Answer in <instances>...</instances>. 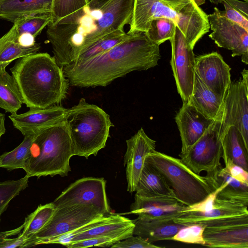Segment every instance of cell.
<instances>
[{
	"label": "cell",
	"instance_id": "6da1fadb",
	"mask_svg": "<svg viewBox=\"0 0 248 248\" xmlns=\"http://www.w3.org/2000/svg\"><path fill=\"white\" fill-rule=\"evenodd\" d=\"M134 0H89L82 8L49 24L46 36L62 68L106 35L130 24Z\"/></svg>",
	"mask_w": 248,
	"mask_h": 248
},
{
	"label": "cell",
	"instance_id": "7a4b0ae2",
	"mask_svg": "<svg viewBox=\"0 0 248 248\" xmlns=\"http://www.w3.org/2000/svg\"><path fill=\"white\" fill-rule=\"evenodd\" d=\"M159 46L145 33H134L102 54L81 63L63 67V71L70 86L105 87L132 71L156 66L161 58Z\"/></svg>",
	"mask_w": 248,
	"mask_h": 248
},
{
	"label": "cell",
	"instance_id": "3957f363",
	"mask_svg": "<svg viewBox=\"0 0 248 248\" xmlns=\"http://www.w3.org/2000/svg\"><path fill=\"white\" fill-rule=\"evenodd\" d=\"M10 71L28 108H46L66 97L68 81L62 68L47 53L18 59Z\"/></svg>",
	"mask_w": 248,
	"mask_h": 248
},
{
	"label": "cell",
	"instance_id": "277c9868",
	"mask_svg": "<svg viewBox=\"0 0 248 248\" xmlns=\"http://www.w3.org/2000/svg\"><path fill=\"white\" fill-rule=\"evenodd\" d=\"M73 146L64 119L35 135L23 169L26 176H66L71 171Z\"/></svg>",
	"mask_w": 248,
	"mask_h": 248
},
{
	"label": "cell",
	"instance_id": "5b68a950",
	"mask_svg": "<svg viewBox=\"0 0 248 248\" xmlns=\"http://www.w3.org/2000/svg\"><path fill=\"white\" fill-rule=\"evenodd\" d=\"M64 121L71 140L73 155L86 158L92 155L96 156L105 147L110 128L114 126L108 113L83 98L68 108Z\"/></svg>",
	"mask_w": 248,
	"mask_h": 248
},
{
	"label": "cell",
	"instance_id": "8992f818",
	"mask_svg": "<svg viewBox=\"0 0 248 248\" xmlns=\"http://www.w3.org/2000/svg\"><path fill=\"white\" fill-rule=\"evenodd\" d=\"M163 176L175 198L189 206L205 199L219 186L215 180L192 171L180 159L154 151L145 160Z\"/></svg>",
	"mask_w": 248,
	"mask_h": 248
},
{
	"label": "cell",
	"instance_id": "52a82bcc",
	"mask_svg": "<svg viewBox=\"0 0 248 248\" xmlns=\"http://www.w3.org/2000/svg\"><path fill=\"white\" fill-rule=\"evenodd\" d=\"M222 107L202 137L179 155L181 161L197 174L204 171L213 178L222 168Z\"/></svg>",
	"mask_w": 248,
	"mask_h": 248
},
{
	"label": "cell",
	"instance_id": "ba28073f",
	"mask_svg": "<svg viewBox=\"0 0 248 248\" xmlns=\"http://www.w3.org/2000/svg\"><path fill=\"white\" fill-rule=\"evenodd\" d=\"M104 215L97 207L91 204L55 208L47 224L27 239L22 248L32 247L37 241L61 236Z\"/></svg>",
	"mask_w": 248,
	"mask_h": 248
},
{
	"label": "cell",
	"instance_id": "9c48e42d",
	"mask_svg": "<svg viewBox=\"0 0 248 248\" xmlns=\"http://www.w3.org/2000/svg\"><path fill=\"white\" fill-rule=\"evenodd\" d=\"M106 186L103 178H82L69 185L52 202L55 208L91 204L107 215L110 208Z\"/></svg>",
	"mask_w": 248,
	"mask_h": 248
},
{
	"label": "cell",
	"instance_id": "30bf717a",
	"mask_svg": "<svg viewBox=\"0 0 248 248\" xmlns=\"http://www.w3.org/2000/svg\"><path fill=\"white\" fill-rule=\"evenodd\" d=\"M170 41L171 45L170 65L177 91L183 102H187L192 94L195 78V58L193 48L176 25Z\"/></svg>",
	"mask_w": 248,
	"mask_h": 248
},
{
	"label": "cell",
	"instance_id": "8fae6325",
	"mask_svg": "<svg viewBox=\"0 0 248 248\" xmlns=\"http://www.w3.org/2000/svg\"><path fill=\"white\" fill-rule=\"evenodd\" d=\"M208 18L212 31L209 36L219 47L231 50L232 57L241 56L242 62L248 64V31L226 18L217 7Z\"/></svg>",
	"mask_w": 248,
	"mask_h": 248
},
{
	"label": "cell",
	"instance_id": "7c38bea8",
	"mask_svg": "<svg viewBox=\"0 0 248 248\" xmlns=\"http://www.w3.org/2000/svg\"><path fill=\"white\" fill-rule=\"evenodd\" d=\"M191 0H134L132 18L127 32L145 33L151 21L158 17L168 18L176 23L179 13Z\"/></svg>",
	"mask_w": 248,
	"mask_h": 248
},
{
	"label": "cell",
	"instance_id": "4fadbf2b",
	"mask_svg": "<svg viewBox=\"0 0 248 248\" xmlns=\"http://www.w3.org/2000/svg\"><path fill=\"white\" fill-rule=\"evenodd\" d=\"M230 126L238 129L248 147V87L242 79L231 83L222 105V134Z\"/></svg>",
	"mask_w": 248,
	"mask_h": 248
},
{
	"label": "cell",
	"instance_id": "5bb4252c",
	"mask_svg": "<svg viewBox=\"0 0 248 248\" xmlns=\"http://www.w3.org/2000/svg\"><path fill=\"white\" fill-rule=\"evenodd\" d=\"M203 237L204 246L210 248H248V215L205 227Z\"/></svg>",
	"mask_w": 248,
	"mask_h": 248
},
{
	"label": "cell",
	"instance_id": "9a60e30c",
	"mask_svg": "<svg viewBox=\"0 0 248 248\" xmlns=\"http://www.w3.org/2000/svg\"><path fill=\"white\" fill-rule=\"evenodd\" d=\"M230 71L217 52L195 58V72L206 86L223 100L232 83Z\"/></svg>",
	"mask_w": 248,
	"mask_h": 248
},
{
	"label": "cell",
	"instance_id": "2e32d148",
	"mask_svg": "<svg viewBox=\"0 0 248 248\" xmlns=\"http://www.w3.org/2000/svg\"><path fill=\"white\" fill-rule=\"evenodd\" d=\"M247 205L216 198L215 208L206 212L188 211L174 218L175 222L187 226L200 224L205 227L221 224L238 216L248 215Z\"/></svg>",
	"mask_w": 248,
	"mask_h": 248
},
{
	"label": "cell",
	"instance_id": "e0dca14e",
	"mask_svg": "<svg viewBox=\"0 0 248 248\" xmlns=\"http://www.w3.org/2000/svg\"><path fill=\"white\" fill-rule=\"evenodd\" d=\"M126 143L124 163L126 167L127 189L132 193L136 190L146 156L155 150L156 141L149 138L141 127Z\"/></svg>",
	"mask_w": 248,
	"mask_h": 248
},
{
	"label": "cell",
	"instance_id": "ac0fdd59",
	"mask_svg": "<svg viewBox=\"0 0 248 248\" xmlns=\"http://www.w3.org/2000/svg\"><path fill=\"white\" fill-rule=\"evenodd\" d=\"M186 206L174 197L159 195L141 196L135 194L131 211L119 214H134L152 219H174L183 213Z\"/></svg>",
	"mask_w": 248,
	"mask_h": 248
},
{
	"label": "cell",
	"instance_id": "d6986e66",
	"mask_svg": "<svg viewBox=\"0 0 248 248\" xmlns=\"http://www.w3.org/2000/svg\"><path fill=\"white\" fill-rule=\"evenodd\" d=\"M68 111V108L55 105L44 108H30L27 112L13 113L9 118L14 127L25 136L34 134L63 121Z\"/></svg>",
	"mask_w": 248,
	"mask_h": 248
},
{
	"label": "cell",
	"instance_id": "ffe728a7",
	"mask_svg": "<svg viewBox=\"0 0 248 248\" xmlns=\"http://www.w3.org/2000/svg\"><path fill=\"white\" fill-rule=\"evenodd\" d=\"M183 102L175 118L182 142L181 152L194 144L214 120L201 113L188 102Z\"/></svg>",
	"mask_w": 248,
	"mask_h": 248
},
{
	"label": "cell",
	"instance_id": "44dd1931",
	"mask_svg": "<svg viewBox=\"0 0 248 248\" xmlns=\"http://www.w3.org/2000/svg\"><path fill=\"white\" fill-rule=\"evenodd\" d=\"M199 1L191 0L184 6L175 23L193 49L210 29L208 15L199 7Z\"/></svg>",
	"mask_w": 248,
	"mask_h": 248
},
{
	"label": "cell",
	"instance_id": "7402d4cb",
	"mask_svg": "<svg viewBox=\"0 0 248 248\" xmlns=\"http://www.w3.org/2000/svg\"><path fill=\"white\" fill-rule=\"evenodd\" d=\"M133 235L141 237L152 243L161 240H171L186 225L176 223L173 219H152L138 216L134 219Z\"/></svg>",
	"mask_w": 248,
	"mask_h": 248
},
{
	"label": "cell",
	"instance_id": "603a6c76",
	"mask_svg": "<svg viewBox=\"0 0 248 248\" xmlns=\"http://www.w3.org/2000/svg\"><path fill=\"white\" fill-rule=\"evenodd\" d=\"M53 0H0V18L14 23L25 16L51 14Z\"/></svg>",
	"mask_w": 248,
	"mask_h": 248
},
{
	"label": "cell",
	"instance_id": "cb8c5ba5",
	"mask_svg": "<svg viewBox=\"0 0 248 248\" xmlns=\"http://www.w3.org/2000/svg\"><path fill=\"white\" fill-rule=\"evenodd\" d=\"M223 101L206 86L195 72L193 89L188 102L206 117L214 119L221 110Z\"/></svg>",
	"mask_w": 248,
	"mask_h": 248
},
{
	"label": "cell",
	"instance_id": "d4e9b609",
	"mask_svg": "<svg viewBox=\"0 0 248 248\" xmlns=\"http://www.w3.org/2000/svg\"><path fill=\"white\" fill-rule=\"evenodd\" d=\"M18 36L16 25L14 23L11 29L0 38V69H5L14 60L36 53L40 49L38 43L29 47L21 45Z\"/></svg>",
	"mask_w": 248,
	"mask_h": 248
},
{
	"label": "cell",
	"instance_id": "484cf974",
	"mask_svg": "<svg viewBox=\"0 0 248 248\" xmlns=\"http://www.w3.org/2000/svg\"><path fill=\"white\" fill-rule=\"evenodd\" d=\"M135 192L141 196L159 195L175 197L161 174L145 160Z\"/></svg>",
	"mask_w": 248,
	"mask_h": 248
},
{
	"label": "cell",
	"instance_id": "4316f807",
	"mask_svg": "<svg viewBox=\"0 0 248 248\" xmlns=\"http://www.w3.org/2000/svg\"><path fill=\"white\" fill-rule=\"evenodd\" d=\"M222 158H229L234 163L248 171V147L238 129L230 126L222 133Z\"/></svg>",
	"mask_w": 248,
	"mask_h": 248
},
{
	"label": "cell",
	"instance_id": "83f0119b",
	"mask_svg": "<svg viewBox=\"0 0 248 248\" xmlns=\"http://www.w3.org/2000/svg\"><path fill=\"white\" fill-rule=\"evenodd\" d=\"M23 103L17 85L5 69H0V108L6 112L16 113Z\"/></svg>",
	"mask_w": 248,
	"mask_h": 248
},
{
	"label": "cell",
	"instance_id": "f1b7e54d",
	"mask_svg": "<svg viewBox=\"0 0 248 248\" xmlns=\"http://www.w3.org/2000/svg\"><path fill=\"white\" fill-rule=\"evenodd\" d=\"M214 178L222 181L225 186L217 193L216 198L248 205V184L243 183L232 177L222 168Z\"/></svg>",
	"mask_w": 248,
	"mask_h": 248
},
{
	"label": "cell",
	"instance_id": "f546056e",
	"mask_svg": "<svg viewBox=\"0 0 248 248\" xmlns=\"http://www.w3.org/2000/svg\"><path fill=\"white\" fill-rule=\"evenodd\" d=\"M132 34L126 33L124 30L113 31L90 46L72 63H81L102 54L127 40Z\"/></svg>",
	"mask_w": 248,
	"mask_h": 248
},
{
	"label": "cell",
	"instance_id": "4dcf8cb0",
	"mask_svg": "<svg viewBox=\"0 0 248 248\" xmlns=\"http://www.w3.org/2000/svg\"><path fill=\"white\" fill-rule=\"evenodd\" d=\"M55 210V206L52 202L41 204L25 218L23 232L19 234L25 242L47 224Z\"/></svg>",
	"mask_w": 248,
	"mask_h": 248
},
{
	"label": "cell",
	"instance_id": "1f68e13d",
	"mask_svg": "<svg viewBox=\"0 0 248 248\" xmlns=\"http://www.w3.org/2000/svg\"><path fill=\"white\" fill-rule=\"evenodd\" d=\"M35 134L24 136L23 141L18 146L11 151L2 154L0 156V167L9 171L23 169Z\"/></svg>",
	"mask_w": 248,
	"mask_h": 248
},
{
	"label": "cell",
	"instance_id": "d6a6232c",
	"mask_svg": "<svg viewBox=\"0 0 248 248\" xmlns=\"http://www.w3.org/2000/svg\"><path fill=\"white\" fill-rule=\"evenodd\" d=\"M175 27V23L172 20L166 17H158L151 21L145 34L152 42L160 45L173 37Z\"/></svg>",
	"mask_w": 248,
	"mask_h": 248
},
{
	"label": "cell",
	"instance_id": "836d02e7",
	"mask_svg": "<svg viewBox=\"0 0 248 248\" xmlns=\"http://www.w3.org/2000/svg\"><path fill=\"white\" fill-rule=\"evenodd\" d=\"M51 21V14H40L22 16L14 23L16 25L19 35L29 33L36 38Z\"/></svg>",
	"mask_w": 248,
	"mask_h": 248
},
{
	"label": "cell",
	"instance_id": "e575fe53",
	"mask_svg": "<svg viewBox=\"0 0 248 248\" xmlns=\"http://www.w3.org/2000/svg\"><path fill=\"white\" fill-rule=\"evenodd\" d=\"M29 177L0 182V220L10 202L28 186Z\"/></svg>",
	"mask_w": 248,
	"mask_h": 248
},
{
	"label": "cell",
	"instance_id": "d590c367",
	"mask_svg": "<svg viewBox=\"0 0 248 248\" xmlns=\"http://www.w3.org/2000/svg\"><path fill=\"white\" fill-rule=\"evenodd\" d=\"M89 0H53L49 24H55L85 6Z\"/></svg>",
	"mask_w": 248,
	"mask_h": 248
},
{
	"label": "cell",
	"instance_id": "8d00e7d4",
	"mask_svg": "<svg viewBox=\"0 0 248 248\" xmlns=\"http://www.w3.org/2000/svg\"><path fill=\"white\" fill-rule=\"evenodd\" d=\"M205 226L200 224H193L181 229L173 236L171 240L189 244L205 245L203 232Z\"/></svg>",
	"mask_w": 248,
	"mask_h": 248
},
{
	"label": "cell",
	"instance_id": "74e56055",
	"mask_svg": "<svg viewBox=\"0 0 248 248\" xmlns=\"http://www.w3.org/2000/svg\"><path fill=\"white\" fill-rule=\"evenodd\" d=\"M119 241L115 238L110 237H93L69 243L65 247L68 248H86L91 247H110Z\"/></svg>",
	"mask_w": 248,
	"mask_h": 248
},
{
	"label": "cell",
	"instance_id": "f35d334b",
	"mask_svg": "<svg viewBox=\"0 0 248 248\" xmlns=\"http://www.w3.org/2000/svg\"><path fill=\"white\" fill-rule=\"evenodd\" d=\"M112 248H161L162 247L156 246L140 236L133 235L120 240L113 244Z\"/></svg>",
	"mask_w": 248,
	"mask_h": 248
},
{
	"label": "cell",
	"instance_id": "ab89813d",
	"mask_svg": "<svg viewBox=\"0 0 248 248\" xmlns=\"http://www.w3.org/2000/svg\"><path fill=\"white\" fill-rule=\"evenodd\" d=\"M224 169L232 177L237 180L248 184V172L241 166L234 163L230 158H225Z\"/></svg>",
	"mask_w": 248,
	"mask_h": 248
},
{
	"label": "cell",
	"instance_id": "60d3db41",
	"mask_svg": "<svg viewBox=\"0 0 248 248\" xmlns=\"http://www.w3.org/2000/svg\"><path fill=\"white\" fill-rule=\"evenodd\" d=\"M222 3L225 9L224 13L225 17L240 25L248 31V19L245 17L239 11L233 8L225 0H223Z\"/></svg>",
	"mask_w": 248,
	"mask_h": 248
},
{
	"label": "cell",
	"instance_id": "b9f144b4",
	"mask_svg": "<svg viewBox=\"0 0 248 248\" xmlns=\"http://www.w3.org/2000/svg\"><path fill=\"white\" fill-rule=\"evenodd\" d=\"M231 6L239 11L245 17L248 19V2L239 0H225Z\"/></svg>",
	"mask_w": 248,
	"mask_h": 248
},
{
	"label": "cell",
	"instance_id": "7bdbcfd3",
	"mask_svg": "<svg viewBox=\"0 0 248 248\" xmlns=\"http://www.w3.org/2000/svg\"><path fill=\"white\" fill-rule=\"evenodd\" d=\"M25 241L20 235L16 238H6L0 244V248H22Z\"/></svg>",
	"mask_w": 248,
	"mask_h": 248
},
{
	"label": "cell",
	"instance_id": "ee69618b",
	"mask_svg": "<svg viewBox=\"0 0 248 248\" xmlns=\"http://www.w3.org/2000/svg\"><path fill=\"white\" fill-rule=\"evenodd\" d=\"M35 38L29 33H23L18 36V41L20 44L24 46L29 47L34 45Z\"/></svg>",
	"mask_w": 248,
	"mask_h": 248
},
{
	"label": "cell",
	"instance_id": "f6af8a7d",
	"mask_svg": "<svg viewBox=\"0 0 248 248\" xmlns=\"http://www.w3.org/2000/svg\"><path fill=\"white\" fill-rule=\"evenodd\" d=\"M24 225L25 222H24L21 225L16 229L0 232V244L4 239L20 233L21 231L23 230Z\"/></svg>",
	"mask_w": 248,
	"mask_h": 248
},
{
	"label": "cell",
	"instance_id": "bcb514c9",
	"mask_svg": "<svg viewBox=\"0 0 248 248\" xmlns=\"http://www.w3.org/2000/svg\"><path fill=\"white\" fill-rule=\"evenodd\" d=\"M5 115L0 112V142L1 136L5 133Z\"/></svg>",
	"mask_w": 248,
	"mask_h": 248
},
{
	"label": "cell",
	"instance_id": "7dc6e473",
	"mask_svg": "<svg viewBox=\"0 0 248 248\" xmlns=\"http://www.w3.org/2000/svg\"><path fill=\"white\" fill-rule=\"evenodd\" d=\"M209 1L215 4H218L219 3H222L223 0H209Z\"/></svg>",
	"mask_w": 248,
	"mask_h": 248
},
{
	"label": "cell",
	"instance_id": "c3c4849f",
	"mask_svg": "<svg viewBox=\"0 0 248 248\" xmlns=\"http://www.w3.org/2000/svg\"><path fill=\"white\" fill-rule=\"evenodd\" d=\"M244 1H248V0H244Z\"/></svg>",
	"mask_w": 248,
	"mask_h": 248
}]
</instances>
